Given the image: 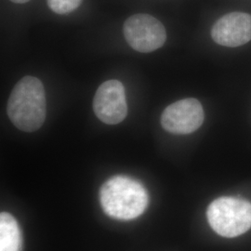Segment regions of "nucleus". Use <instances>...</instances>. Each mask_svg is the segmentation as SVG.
<instances>
[{"instance_id":"nucleus-1","label":"nucleus","mask_w":251,"mask_h":251,"mask_svg":"<svg viewBox=\"0 0 251 251\" xmlns=\"http://www.w3.org/2000/svg\"><path fill=\"white\" fill-rule=\"evenodd\" d=\"M7 113L11 123L25 132H34L45 122L47 100L42 82L25 76L9 95Z\"/></svg>"},{"instance_id":"nucleus-2","label":"nucleus","mask_w":251,"mask_h":251,"mask_svg":"<svg viewBox=\"0 0 251 251\" xmlns=\"http://www.w3.org/2000/svg\"><path fill=\"white\" fill-rule=\"evenodd\" d=\"M100 202L106 215L128 221L140 217L146 210L148 194L138 180L126 176H115L101 186Z\"/></svg>"},{"instance_id":"nucleus-3","label":"nucleus","mask_w":251,"mask_h":251,"mask_svg":"<svg viewBox=\"0 0 251 251\" xmlns=\"http://www.w3.org/2000/svg\"><path fill=\"white\" fill-rule=\"evenodd\" d=\"M206 217L219 235L236 237L251 228V203L233 197L217 198L208 206Z\"/></svg>"},{"instance_id":"nucleus-4","label":"nucleus","mask_w":251,"mask_h":251,"mask_svg":"<svg viewBox=\"0 0 251 251\" xmlns=\"http://www.w3.org/2000/svg\"><path fill=\"white\" fill-rule=\"evenodd\" d=\"M123 33L128 45L142 53H149L160 49L167 40V32L161 22L144 13L126 19Z\"/></svg>"},{"instance_id":"nucleus-5","label":"nucleus","mask_w":251,"mask_h":251,"mask_svg":"<svg viewBox=\"0 0 251 251\" xmlns=\"http://www.w3.org/2000/svg\"><path fill=\"white\" fill-rule=\"evenodd\" d=\"M204 119L205 113L200 101L188 98L175 101L163 111L161 126L172 134H190L198 130Z\"/></svg>"},{"instance_id":"nucleus-6","label":"nucleus","mask_w":251,"mask_h":251,"mask_svg":"<svg viewBox=\"0 0 251 251\" xmlns=\"http://www.w3.org/2000/svg\"><path fill=\"white\" fill-rule=\"evenodd\" d=\"M93 110L100 121L108 125H117L127 115L125 89L120 81L116 79L102 83L95 93Z\"/></svg>"},{"instance_id":"nucleus-7","label":"nucleus","mask_w":251,"mask_h":251,"mask_svg":"<svg viewBox=\"0 0 251 251\" xmlns=\"http://www.w3.org/2000/svg\"><path fill=\"white\" fill-rule=\"evenodd\" d=\"M217 44L229 48L245 45L251 40V15L234 11L218 19L211 28Z\"/></svg>"},{"instance_id":"nucleus-8","label":"nucleus","mask_w":251,"mask_h":251,"mask_svg":"<svg viewBox=\"0 0 251 251\" xmlns=\"http://www.w3.org/2000/svg\"><path fill=\"white\" fill-rule=\"evenodd\" d=\"M22 251V234L17 221L7 212L0 214V251Z\"/></svg>"},{"instance_id":"nucleus-9","label":"nucleus","mask_w":251,"mask_h":251,"mask_svg":"<svg viewBox=\"0 0 251 251\" xmlns=\"http://www.w3.org/2000/svg\"><path fill=\"white\" fill-rule=\"evenodd\" d=\"M49 8L57 14H68L80 6L82 0H47Z\"/></svg>"},{"instance_id":"nucleus-10","label":"nucleus","mask_w":251,"mask_h":251,"mask_svg":"<svg viewBox=\"0 0 251 251\" xmlns=\"http://www.w3.org/2000/svg\"><path fill=\"white\" fill-rule=\"evenodd\" d=\"M10 1L13 3H17V4H24V3L29 2L30 0H10Z\"/></svg>"}]
</instances>
